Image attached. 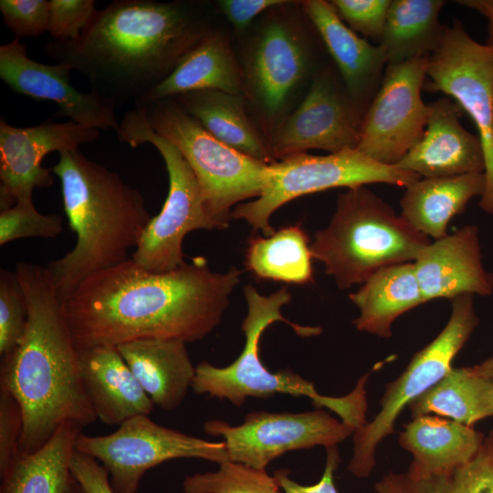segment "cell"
Returning a JSON list of instances; mask_svg holds the SVG:
<instances>
[{"instance_id":"d590c367","label":"cell","mask_w":493,"mask_h":493,"mask_svg":"<svg viewBox=\"0 0 493 493\" xmlns=\"http://www.w3.org/2000/svg\"><path fill=\"white\" fill-rule=\"evenodd\" d=\"M28 320V305L16 272L0 270V355L10 353L22 340Z\"/></svg>"},{"instance_id":"5bb4252c","label":"cell","mask_w":493,"mask_h":493,"mask_svg":"<svg viewBox=\"0 0 493 493\" xmlns=\"http://www.w3.org/2000/svg\"><path fill=\"white\" fill-rule=\"evenodd\" d=\"M204 430L224 438L229 461L260 469L292 450L336 446L355 431L322 409L304 413L253 412L238 425L210 420L204 425Z\"/></svg>"},{"instance_id":"30bf717a","label":"cell","mask_w":493,"mask_h":493,"mask_svg":"<svg viewBox=\"0 0 493 493\" xmlns=\"http://www.w3.org/2000/svg\"><path fill=\"white\" fill-rule=\"evenodd\" d=\"M474 296L451 300V315L441 332L417 351L403 373L388 383L381 399V410L372 422L354 431L353 455L349 471L366 477L375 466L378 445L394 432L395 422L405 406L436 384L452 369L456 355L468 341L479 320Z\"/></svg>"},{"instance_id":"5b68a950","label":"cell","mask_w":493,"mask_h":493,"mask_svg":"<svg viewBox=\"0 0 493 493\" xmlns=\"http://www.w3.org/2000/svg\"><path fill=\"white\" fill-rule=\"evenodd\" d=\"M244 293L247 312L241 325L245 335L241 353L225 367H216L206 362H200L195 368L192 389L198 394L226 399L238 407L248 397L267 398L276 393L306 396L317 408H329L355 430L363 426L367 423L365 383L369 373L359 379L350 393L342 397H331L319 393L312 383L289 370L269 371L259 355V341L269 325L284 321L303 337L318 335L321 329L300 326L282 316V308L291 299V294L286 287L267 296L248 285Z\"/></svg>"},{"instance_id":"d4e9b609","label":"cell","mask_w":493,"mask_h":493,"mask_svg":"<svg viewBox=\"0 0 493 493\" xmlns=\"http://www.w3.org/2000/svg\"><path fill=\"white\" fill-rule=\"evenodd\" d=\"M483 433L438 415H421L404 425L402 447L413 455L407 472L415 477L441 474L471 460L479 450Z\"/></svg>"},{"instance_id":"f546056e","label":"cell","mask_w":493,"mask_h":493,"mask_svg":"<svg viewBox=\"0 0 493 493\" xmlns=\"http://www.w3.org/2000/svg\"><path fill=\"white\" fill-rule=\"evenodd\" d=\"M444 0H392L382 39L388 64L431 55L445 30L439 15Z\"/></svg>"},{"instance_id":"3957f363","label":"cell","mask_w":493,"mask_h":493,"mask_svg":"<svg viewBox=\"0 0 493 493\" xmlns=\"http://www.w3.org/2000/svg\"><path fill=\"white\" fill-rule=\"evenodd\" d=\"M15 272L26 297L28 320L18 345L1 358L0 387L22 409L20 455H26L42 447L61 425L83 428L97 416L83 386L79 350L49 271L18 262Z\"/></svg>"},{"instance_id":"4fadbf2b","label":"cell","mask_w":493,"mask_h":493,"mask_svg":"<svg viewBox=\"0 0 493 493\" xmlns=\"http://www.w3.org/2000/svg\"><path fill=\"white\" fill-rule=\"evenodd\" d=\"M427 57L388 64L382 83L365 110L357 150L395 166L421 139L430 114L422 99Z\"/></svg>"},{"instance_id":"ffe728a7","label":"cell","mask_w":493,"mask_h":493,"mask_svg":"<svg viewBox=\"0 0 493 493\" xmlns=\"http://www.w3.org/2000/svg\"><path fill=\"white\" fill-rule=\"evenodd\" d=\"M425 301L469 294L489 296L493 275L485 270L476 226H466L427 245L414 261Z\"/></svg>"},{"instance_id":"7bdbcfd3","label":"cell","mask_w":493,"mask_h":493,"mask_svg":"<svg viewBox=\"0 0 493 493\" xmlns=\"http://www.w3.org/2000/svg\"><path fill=\"white\" fill-rule=\"evenodd\" d=\"M288 4L284 0H221L217 5L237 32L248 27L262 12Z\"/></svg>"},{"instance_id":"836d02e7","label":"cell","mask_w":493,"mask_h":493,"mask_svg":"<svg viewBox=\"0 0 493 493\" xmlns=\"http://www.w3.org/2000/svg\"><path fill=\"white\" fill-rule=\"evenodd\" d=\"M183 489L184 493H282L266 469L233 461L219 464L216 471L186 476Z\"/></svg>"},{"instance_id":"9a60e30c","label":"cell","mask_w":493,"mask_h":493,"mask_svg":"<svg viewBox=\"0 0 493 493\" xmlns=\"http://www.w3.org/2000/svg\"><path fill=\"white\" fill-rule=\"evenodd\" d=\"M362 115L333 72L319 70L299 107L275 129L271 156L281 160L311 149L330 153L356 149Z\"/></svg>"},{"instance_id":"e0dca14e","label":"cell","mask_w":493,"mask_h":493,"mask_svg":"<svg viewBox=\"0 0 493 493\" xmlns=\"http://www.w3.org/2000/svg\"><path fill=\"white\" fill-rule=\"evenodd\" d=\"M72 70L65 63L44 64L30 58L26 47L16 37L0 47V79L14 92L55 102L58 107L56 117L117 133L116 107L92 90L85 93L76 89L70 82Z\"/></svg>"},{"instance_id":"52a82bcc","label":"cell","mask_w":493,"mask_h":493,"mask_svg":"<svg viewBox=\"0 0 493 493\" xmlns=\"http://www.w3.org/2000/svg\"><path fill=\"white\" fill-rule=\"evenodd\" d=\"M145 123L172 143L192 169L215 229H225L231 208L262 192L268 165L222 142L172 98L133 104Z\"/></svg>"},{"instance_id":"e575fe53","label":"cell","mask_w":493,"mask_h":493,"mask_svg":"<svg viewBox=\"0 0 493 493\" xmlns=\"http://www.w3.org/2000/svg\"><path fill=\"white\" fill-rule=\"evenodd\" d=\"M62 231V217L58 214L39 213L33 199L17 201L0 213L1 246L22 238H54Z\"/></svg>"},{"instance_id":"8d00e7d4","label":"cell","mask_w":493,"mask_h":493,"mask_svg":"<svg viewBox=\"0 0 493 493\" xmlns=\"http://www.w3.org/2000/svg\"><path fill=\"white\" fill-rule=\"evenodd\" d=\"M339 17L356 34L381 41L392 0H332Z\"/></svg>"},{"instance_id":"7402d4cb","label":"cell","mask_w":493,"mask_h":493,"mask_svg":"<svg viewBox=\"0 0 493 493\" xmlns=\"http://www.w3.org/2000/svg\"><path fill=\"white\" fill-rule=\"evenodd\" d=\"M79 353L83 386L97 419L121 425L135 416L150 415L154 404L117 347L98 346Z\"/></svg>"},{"instance_id":"4316f807","label":"cell","mask_w":493,"mask_h":493,"mask_svg":"<svg viewBox=\"0 0 493 493\" xmlns=\"http://www.w3.org/2000/svg\"><path fill=\"white\" fill-rule=\"evenodd\" d=\"M349 298L360 310L353 320L356 329L383 338L392 336V325L399 316L426 302L414 262L377 270Z\"/></svg>"},{"instance_id":"9c48e42d","label":"cell","mask_w":493,"mask_h":493,"mask_svg":"<svg viewBox=\"0 0 493 493\" xmlns=\"http://www.w3.org/2000/svg\"><path fill=\"white\" fill-rule=\"evenodd\" d=\"M420 178L414 173L380 163L357 149L327 155L297 153L269 163L261 194L237 205L232 218L246 221L267 236L275 232L269 222L272 214L299 196L375 183L406 187Z\"/></svg>"},{"instance_id":"b9f144b4","label":"cell","mask_w":493,"mask_h":493,"mask_svg":"<svg viewBox=\"0 0 493 493\" xmlns=\"http://www.w3.org/2000/svg\"><path fill=\"white\" fill-rule=\"evenodd\" d=\"M327 449L326 465L320 479L313 485H301L288 476V469H278L273 477L284 493H338L334 483V472L340 463L336 446Z\"/></svg>"},{"instance_id":"d6986e66","label":"cell","mask_w":493,"mask_h":493,"mask_svg":"<svg viewBox=\"0 0 493 493\" xmlns=\"http://www.w3.org/2000/svg\"><path fill=\"white\" fill-rule=\"evenodd\" d=\"M429 106L421 139L395 166L423 178L485 173L481 141L461 124V108L448 97Z\"/></svg>"},{"instance_id":"8992f818","label":"cell","mask_w":493,"mask_h":493,"mask_svg":"<svg viewBox=\"0 0 493 493\" xmlns=\"http://www.w3.org/2000/svg\"><path fill=\"white\" fill-rule=\"evenodd\" d=\"M431 243L365 185L348 188L310 250L341 289L363 284L377 270L414 262Z\"/></svg>"},{"instance_id":"8fae6325","label":"cell","mask_w":493,"mask_h":493,"mask_svg":"<svg viewBox=\"0 0 493 493\" xmlns=\"http://www.w3.org/2000/svg\"><path fill=\"white\" fill-rule=\"evenodd\" d=\"M424 89L443 92L473 121L485 155L486 189L479 205L493 215V47L474 40L460 21L445 25L428 56Z\"/></svg>"},{"instance_id":"4dcf8cb0","label":"cell","mask_w":493,"mask_h":493,"mask_svg":"<svg viewBox=\"0 0 493 493\" xmlns=\"http://www.w3.org/2000/svg\"><path fill=\"white\" fill-rule=\"evenodd\" d=\"M409 407L413 418L434 414L474 426L493 415V378L477 374L472 367H452Z\"/></svg>"},{"instance_id":"603a6c76","label":"cell","mask_w":493,"mask_h":493,"mask_svg":"<svg viewBox=\"0 0 493 493\" xmlns=\"http://www.w3.org/2000/svg\"><path fill=\"white\" fill-rule=\"evenodd\" d=\"M117 349L154 404L173 410L182 404L192 388L196 368L186 342L143 339L120 344Z\"/></svg>"},{"instance_id":"ab89813d","label":"cell","mask_w":493,"mask_h":493,"mask_svg":"<svg viewBox=\"0 0 493 493\" xmlns=\"http://www.w3.org/2000/svg\"><path fill=\"white\" fill-rule=\"evenodd\" d=\"M24 430L22 409L16 398L0 387V476L20 456Z\"/></svg>"},{"instance_id":"83f0119b","label":"cell","mask_w":493,"mask_h":493,"mask_svg":"<svg viewBox=\"0 0 493 493\" xmlns=\"http://www.w3.org/2000/svg\"><path fill=\"white\" fill-rule=\"evenodd\" d=\"M81 429L65 424L38 450L20 455L0 476V493H83L70 467Z\"/></svg>"},{"instance_id":"7a4b0ae2","label":"cell","mask_w":493,"mask_h":493,"mask_svg":"<svg viewBox=\"0 0 493 493\" xmlns=\"http://www.w3.org/2000/svg\"><path fill=\"white\" fill-rule=\"evenodd\" d=\"M210 30L195 10L179 2L114 0L74 41L45 47L116 108L141 101Z\"/></svg>"},{"instance_id":"277c9868","label":"cell","mask_w":493,"mask_h":493,"mask_svg":"<svg viewBox=\"0 0 493 493\" xmlns=\"http://www.w3.org/2000/svg\"><path fill=\"white\" fill-rule=\"evenodd\" d=\"M58 154L51 170L76 243L47 268L64 300L89 276L129 259L152 216L140 191L117 173L79 149Z\"/></svg>"},{"instance_id":"ba28073f","label":"cell","mask_w":493,"mask_h":493,"mask_svg":"<svg viewBox=\"0 0 493 493\" xmlns=\"http://www.w3.org/2000/svg\"><path fill=\"white\" fill-rule=\"evenodd\" d=\"M116 134L132 148L152 145L161 154L169 177L164 204L160 213L151 217L131 258L151 272L176 269L185 264L183 241L186 235L197 229H215L199 184L180 152L154 132L136 109L126 111Z\"/></svg>"},{"instance_id":"44dd1931","label":"cell","mask_w":493,"mask_h":493,"mask_svg":"<svg viewBox=\"0 0 493 493\" xmlns=\"http://www.w3.org/2000/svg\"><path fill=\"white\" fill-rule=\"evenodd\" d=\"M302 7L333 58L346 92L363 114L379 89L388 65L383 48L353 32L339 17L330 2L308 0Z\"/></svg>"},{"instance_id":"74e56055","label":"cell","mask_w":493,"mask_h":493,"mask_svg":"<svg viewBox=\"0 0 493 493\" xmlns=\"http://www.w3.org/2000/svg\"><path fill=\"white\" fill-rule=\"evenodd\" d=\"M94 0H49L47 32L56 41H74L93 19Z\"/></svg>"},{"instance_id":"ac0fdd59","label":"cell","mask_w":493,"mask_h":493,"mask_svg":"<svg viewBox=\"0 0 493 493\" xmlns=\"http://www.w3.org/2000/svg\"><path fill=\"white\" fill-rule=\"evenodd\" d=\"M309 46L301 30L286 19L267 22L245 60V96L267 118L277 117L307 76Z\"/></svg>"},{"instance_id":"f35d334b","label":"cell","mask_w":493,"mask_h":493,"mask_svg":"<svg viewBox=\"0 0 493 493\" xmlns=\"http://www.w3.org/2000/svg\"><path fill=\"white\" fill-rule=\"evenodd\" d=\"M0 12L5 26L18 38L47 31L49 0H1Z\"/></svg>"},{"instance_id":"f1b7e54d","label":"cell","mask_w":493,"mask_h":493,"mask_svg":"<svg viewBox=\"0 0 493 493\" xmlns=\"http://www.w3.org/2000/svg\"><path fill=\"white\" fill-rule=\"evenodd\" d=\"M172 99L222 142L266 163L275 162L268 143L246 113L245 96L200 90Z\"/></svg>"},{"instance_id":"f6af8a7d","label":"cell","mask_w":493,"mask_h":493,"mask_svg":"<svg viewBox=\"0 0 493 493\" xmlns=\"http://www.w3.org/2000/svg\"><path fill=\"white\" fill-rule=\"evenodd\" d=\"M472 369L479 375L493 378V355L482 363L472 366Z\"/></svg>"},{"instance_id":"2e32d148","label":"cell","mask_w":493,"mask_h":493,"mask_svg":"<svg viewBox=\"0 0 493 493\" xmlns=\"http://www.w3.org/2000/svg\"><path fill=\"white\" fill-rule=\"evenodd\" d=\"M100 137V131L71 121L47 119L30 127L9 124L0 120V209L17 201L33 199L36 188L53 184L52 170L42 166L43 159L52 152L78 150Z\"/></svg>"},{"instance_id":"1f68e13d","label":"cell","mask_w":493,"mask_h":493,"mask_svg":"<svg viewBox=\"0 0 493 493\" xmlns=\"http://www.w3.org/2000/svg\"><path fill=\"white\" fill-rule=\"evenodd\" d=\"M312 259L308 235L292 225L250 238L245 264L258 278L304 285L313 281Z\"/></svg>"},{"instance_id":"484cf974","label":"cell","mask_w":493,"mask_h":493,"mask_svg":"<svg viewBox=\"0 0 493 493\" xmlns=\"http://www.w3.org/2000/svg\"><path fill=\"white\" fill-rule=\"evenodd\" d=\"M485 173L423 178L405 187L400 200L401 216L415 230L435 240L447 235L452 218L475 196H482Z\"/></svg>"},{"instance_id":"d6a6232c","label":"cell","mask_w":493,"mask_h":493,"mask_svg":"<svg viewBox=\"0 0 493 493\" xmlns=\"http://www.w3.org/2000/svg\"><path fill=\"white\" fill-rule=\"evenodd\" d=\"M374 489L377 493H493V429L467 463L425 477L388 473Z\"/></svg>"},{"instance_id":"7c38bea8","label":"cell","mask_w":493,"mask_h":493,"mask_svg":"<svg viewBox=\"0 0 493 493\" xmlns=\"http://www.w3.org/2000/svg\"><path fill=\"white\" fill-rule=\"evenodd\" d=\"M76 450L95 458L110 474L115 493H136L144 474L172 459L229 461L225 442H212L158 425L149 415L131 418L105 435L79 434Z\"/></svg>"},{"instance_id":"60d3db41","label":"cell","mask_w":493,"mask_h":493,"mask_svg":"<svg viewBox=\"0 0 493 493\" xmlns=\"http://www.w3.org/2000/svg\"><path fill=\"white\" fill-rule=\"evenodd\" d=\"M70 467L83 493H115L109 472L95 458L75 450Z\"/></svg>"},{"instance_id":"cb8c5ba5","label":"cell","mask_w":493,"mask_h":493,"mask_svg":"<svg viewBox=\"0 0 493 493\" xmlns=\"http://www.w3.org/2000/svg\"><path fill=\"white\" fill-rule=\"evenodd\" d=\"M200 90L245 96L244 69L228 41L217 32L208 31L182 58L171 74L138 102Z\"/></svg>"},{"instance_id":"ee69618b","label":"cell","mask_w":493,"mask_h":493,"mask_svg":"<svg viewBox=\"0 0 493 493\" xmlns=\"http://www.w3.org/2000/svg\"><path fill=\"white\" fill-rule=\"evenodd\" d=\"M456 4L476 10L488 20L487 45L493 47V0H458Z\"/></svg>"},{"instance_id":"6da1fadb","label":"cell","mask_w":493,"mask_h":493,"mask_svg":"<svg viewBox=\"0 0 493 493\" xmlns=\"http://www.w3.org/2000/svg\"><path fill=\"white\" fill-rule=\"evenodd\" d=\"M240 276L235 267L214 272L202 258L162 273L129 258L87 278L63 306L79 351L143 339L194 342L220 323Z\"/></svg>"}]
</instances>
